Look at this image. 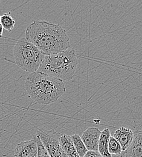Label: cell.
<instances>
[{"label":"cell","instance_id":"18","mask_svg":"<svg viewBox=\"0 0 142 157\" xmlns=\"http://www.w3.org/2000/svg\"><path fill=\"white\" fill-rule=\"evenodd\" d=\"M1 16H0V24H1Z\"/></svg>","mask_w":142,"mask_h":157},{"label":"cell","instance_id":"15","mask_svg":"<svg viewBox=\"0 0 142 157\" xmlns=\"http://www.w3.org/2000/svg\"><path fill=\"white\" fill-rule=\"evenodd\" d=\"M34 137L35 138L37 146H38V155L37 157H51L50 156L48 151L45 149V146L42 144L41 139L38 134H36Z\"/></svg>","mask_w":142,"mask_h":157},{"label":"cell","instance_id":"7","mask_svg":"<svg viewBox=\"0 0 142 157\" xmlns=\"http://www.w3.org/2000/svg\"><path fill=\"white\" fill-rule=\"evenodd\" d=\"M38 146L35 138L19 143L14 152L15 157H37Z\"/></svg>","mask_w":142,"mask_h":157},{"label":"cell","instance_id":"1","mask_svg":"<svg viewBox=\"0 0 142 157\" xmlns=\"http://www.w3.org/2000/svg\"><path fill=\"white\" fill-rule=\"evenodd\" d=\"M25 38L45 55H52L68 50L70 38L59 24L35 21L25 32Z\"/></svg>","mask_w":142,"mask_h":157},{"label":"cell","instance_id":"2","mask_svg":"<svg viewBox=\"0 0 142 157\" xmlns=\"http://www.w3.org/2000/svg\"><path fill=\"white\" fill-rule=\"evenodd\" d=\"M25 90L36 103L48 105L61 98L65 92V86L60 80L36 71L26 78Z\"/></svg>","mask_w":142,"mask_h":157},{"label":"cell","instance_id":"9","mask_svg":"<svg viewBox=\"0 0 142 157\" xmlns=\"http://www.w3.org/2000/svg\"><path fill=\"white\" fill-rule=\"evenodd\" d=\"M125 157H142V131L134 132L133 140L125 151Z\"/></svg>","mask_w":142,"mask_h":157},{"label":"cell","instance_id":"8","mask_svg":"<svg viewBox=\"0 0 142 157\" xmlns=\"http://www.w3.org/2000/svg\"><path fill=\"white\" fill-rule=\"evenodd\" d=\"M113 137L120 143L122 151H125L133 140L134 132L130 129L121 127L116 131Z\"/></svg>","mask_w":142,"mask_h":157},{"label":"cell","instance_id":"14","mask_svg":"<svg viewBox=\"0 0 142 157\" xmlns=\"http://www.w3.org/2000/svg\"><path fill=\"white\" fill-rule=\"evenodd\" d=\"M108 151L111 155H115L119 156L122 152V149L120 143L114 138L111 136L109 144H108Z\"/></svg>","mask_w":142,"mask_h":157},{"label":"cell","instance_id":"11","mask_svg":"<svg viewBox=\"0 0 142 157\" xmlns=\"http://www.w3.org/2000/svg\"><path fill=\"white\" fill-rule=\"evenodd\" d=\"M111 137V133L109 129L105 128L101 132L99 141L98 151L103 157H112L108 151V144Z\"/></svg>","mask_w":142,"mask_h":157},{"label":"cell","instance_id":"10","mask_svg":"<svg viewBox=\"0 0 142 157\" xmlns=\"http://www.w3.org/2000/svg\"><path fill=\"white\" fill-rule=\"evenodd\" d=\"M59 142L61 147L67 157H80L79 156L71 137L66 134L60 136Z\"/></svg>","mask_w":142,"mask_h":157},{"label":"cell","instance_id":"16","mask_svg":"<svg viewBox=\"0 0 142 157\" xmlns=\"http://www.w3.org/2000/svg\"><path fill=\"white\" fill-rule=\"evenodd\" d=\"M83 157H103L99 151H88L85 155Z\"/></svg>","mask_w":142,"mask_h":157},{"label":"cell","instance_id":"17","mask_svg":"<svg viewBox=\"0 0 142 157\" xmlns=\"http://www.w3.org/2000/svg\"><path fill=\"white\" fill-rule=\"evenodd\" d=\"M3 27L2 26V25L0 24V38H1L2 36V33H3Z\"/></svg>","mask_w":142,"mask_h":157},{"label":"cell","instance_id":"5","mask_svg":"<svg viewBox=\"0 0 142 157\" xmlns=\"http://www.w3.org/2000/svg\"><path fill=\"white\" fill-rule=\"evenodd\" d=\"M51 157H67L61 147V134L55 130H38L37 134Z\"/></svg>","mask_w":142,"mask_h":157},{"label":"cell","instance_id":"13","mask_svg":"<svg viewBox=\"0 0 142 157\" xmlns=\"http://www.w3.org/2000/svg\"><path fill=\"white\" fill-rule=\"evenodd\" d=\"M15 21L11 17L10 13H5L1 18V24L2 25L3 29L8 32H11L15 25Z\"/></svg>","mask_w":142,"mask_h":157},{"label":"cell","instance_id":"3","mask_svg":"<svg viewBox=\"0 0 142 157\" xmlns=\"http://www.w3.org/2000/svg\"><path fill=\"white\" fill-rule=\"evenodd\" d=\"M78 58L74 49L45 56L38 71L59 79L69 81L73 78L78 67Z\"/></svg>","mask_w":142,"mask_h":157},{"label":"cell","instance_id":"12","mask_svg":"<svg viewBox=\"0 0 142 157\" xmlns=\"http://www.w3.org/2000/svg\"><path fill=\"white\" fill-rule=\"evenodd\" d=\"M71 137L79 156L80 157H84L88 152V149L82 140L81 137L78 134H74Z\"/></svg>","mask_w":142,"mask_h":157},{"label":"cell","instance_id":"4","mask_svg":"<svg viewBox=\"0 0 142 157\" xmlns=\"http://www.w3.org/2000/svg\"><path fill=\"white\" fill-rule=\"evenodd\" d=\"M15 63L22 70L28 73L38 71L45 55L25 38L19 39L14 47Z\"/></svg>","mask_w":142,"mask_h":157},{"label":"cell","instance_id":"6","mask_svg":"<svg viewBox=\"0 0 142 157\" xmlns=\"http://www.w3.org/2000/svg\"><path fill=\"white\" fill-rule=\"evenodd\" d=\"M101 132L98 128L91 127L83 132L81 137L88 151H98L99 141Z\"/></svg>","mask_w":142,"mask_h":157}]
</instances>
